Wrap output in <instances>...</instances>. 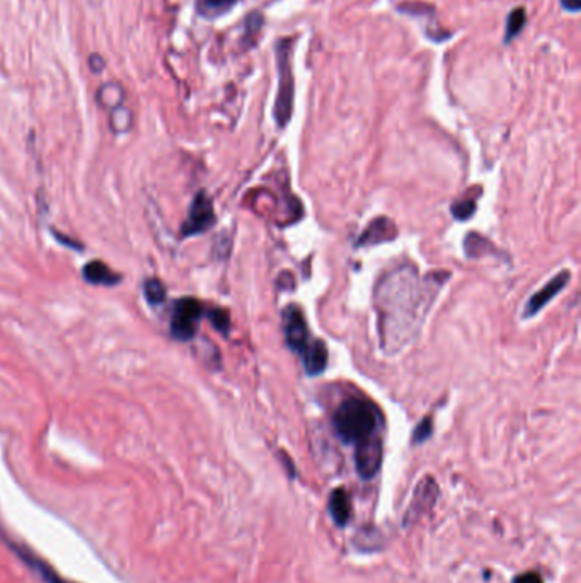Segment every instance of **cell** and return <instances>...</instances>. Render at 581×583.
I'll return each mask as SVG.
<instances>
[{"instance_id":"277c9868","label":"cell","mask_w":581,"mask_h":583,"mask_svg":"<svg viewBox=\"0 0 581 583\" xmlns=\"http://www.w3.org/2000/svg\"><path fill=\"white\" fill-rule=\"evenodd\" d=\"M203 316V306L196 299L186 297L176 302L171 321V333L181 341H188L196 334Z\"/></svg>"},{"instance_id":"4fadbf2b","label":"cell","mask_w":581,"mask_h":583,"mask_svg":"<svg viewBox=\"0 0 581 583\" xmlns=\"http://www.w3.org/2000/svg\"><path fill=\"white\" fill-rule=\"evenodd\" d=\"M435 495H436L435 481H433L432 477L423 480L421 483H419V486L416 488V497L415 500H412L411 510H416V513H418L425 510V508H430L433 505V500H435Z\"/></svg>"},{"instance_id":"9a60e30c","label":"cell","mask_w":581,"mask_h":583,"mask_svg":"<svg viewBox=\"0 0 581 583\" xmlns=\"http://www.w3.org/2000/svg\"><path fill=\"white\" fill-rule=\"evenodd\" d=\"M123 96L125 92L118 82L103 84V86L99 87V90H97V99H99V103L103 104V106L111 108V110L120 106L121 101H123Z\"/></svg>"},{"instance_id":"d6986e66","label":"cell","mask_w":581,"mask_h":583,"mask_svg":"<svg viewBox=\"0 0 581 583\" xmlns=\"http://www.w3.org/2000/svg\"><path fill=\"white\" fill-rule=\"evenodd\" d=\"M475 212V200L472 198H462L452 205V215L457 220H467L474 215Z\"/></svg>"},{"instance_id":"cb8c5ba5","label":"cell","mask_w":581,"mask_h":583,"mask_svg":"<svg viewBox=\"0 0 581 583\" xmlns=\"http://www.w3.org/2000/svg\"><path fill=\"white\" fill-rule=\"evenodd\" d=\"M89 65L92 72H103L104 71V58L101 55L92 53L89 57Z\"/></svg>"},{"instance_id":"9c48e42d","label":"cell","mask_w":581,"mask_h":583,"mask_svg":"<svg viewBox=\"0 0 581 583\" xmlns=\"http://www.w3.org/2000/svg\"><path fill=\"white\" fill-rule=\"evenodd\" d=\"M397 236V227L392 220L386 217H379L370 222V225L360 234L358 240H356V247H369L375 246V244L387 243V240H394Z\"/></svg>"},{"instance_id":"8992f818","label":"cell","mask_w":581,"mask_h":583,"mask_svg":"<svg viewBox=\"0 0 581 583\" xmlns=\"http://www.w3.org/2000/svg\"><path fill=\"white\" fill-rule=\"evenodd\" d=\"M384 449H382V438L380 435L372 437L365 442H360L355 445V464L356 471L362 477L370 480L377 474L382 464Z\"/></svg>"},{"instance_id":"8fae6325","label":"cell","mask_w":581,"mask_h":583,"mask_svg":"<svg viewBox=\"0 0 581 583\" xmlns=\"http://www.w3.org/2000/svg\"><path fill=\"white\" fill-rule=\"evenodd\" d=\"M84 278H86V282H89V284L108 285V287L121 282L120 275L114 273L103 261H90V263L84 268Z\"/></svg>"},{"instance_id":"ba28073f","label":"cell","mask_w":581,"mask_h":583,"mask_svg":"<svg viewBox=\"0 0 581 583\" xmlns=\"http://www.w3.org/2000/svg\"><path fill=\"white\" fill-rule=\"evenodd\" d=\"M569 278H571V273H569L568 270H563L561 273L552 277L551 280H549L547 284L541 288V290L535 292L534 295L528 299V302L525 303L523 317H532L537 312H541V310L544 309V307L547 306V303L551 302V300L554 299V297L558 295V293L561 292L566 285L569 284Z\"/></svg>"},{"instance_id":"ffe728a7","label":"cell","mask_w":581,"mask_h":583,"mask_svg":"<svg viewBox=\"0 0 581 583\" xmlns=\"http://www.w3.org/2000/svg\"><path fill=\"white\" fill-rule=\"evenodd\" d=\"M210 321H212V324L215 326L217 331H220L222 334H229L230 331V319H229V314L225 312L223 309H213L208 312Z\"/></svg>"},{"instance_id":"5b68a950","label":"cell","mask_w":581,"mask_h":583,"mask_svg":"<svg viewBox=\"0 0 581 583\" xmlns=\"http://www.w3.org/2000/svg\"><path fill=\"white\" fill-rule=\"evenodd\" d=\"M283 331H285L286 345L297 353H302L309 343V327L306 317L299 306L292 303L283 310Z\"/></svg>"},{"instance_id":"52a82bcc","label":"cell","mask_w":581,"mask_h":583,"mask_svg":"<svg viewBox=\"0 0 581 583\" xmlns=\"http://www.w3.org/2000/svg\"><path fill=\"white\" fill-rule=\"evenodd\" d=\"M215 222L213 214V203L205 191H199L191 203L190 215L183 225V236H195V234L205 232Z\"/></svg>"},{"instance_id":"5bb4252c","label":"cell","mask_w":581,"mask_h":583,"mask_svg":"<svg viewBox=\"0 0 581 583\" xmlns=\"http://www.w3.org/2000/svg\"><path fill=\"white\" fill-rule=\"evenodd\" d=\"M237 2L239 0H196V10L199 16L213 19L229 12L232 7L237 5Z\"/></svg>"},{"instance_id":"7c38bea8","label":"cell","mask_w":581,"mask_h":583,"mask_svg":"<svg viewBox=\"0 0 581 583\" xmlns=\"http://www.w3.org/2000/svg\"><path fill=\"white\" fill-rule=\"evenodd\" d=\"M329 512H331L332 519L338 525H346L351 515V504H349V497L343 488H338L329 497Z\"/></svg>"},{"instance_id":"7a4b0ae2","label":"cell","mask_w":581,"mask_h":583,"mask_svg":"<svg viewBox=\"0 0 581 583\" xmlns=\"http://www.w3.org/2000/svg\"><path fill=\"white\" fill-rule=\"evenodd\" d=\"M379 408L363 397L345 399L334 411L332 427L345 443H360L379 435Z\"/></svg>"},{"instance_id":"d4e9b609","label":"cell","mask_w":581,"mask_h":583,"mask_svg":"<svg viewBox=\"0 0 581 583\" xmlns=\"http://www.w3.org/2000/svg\"><path fill=\"white\" fill-rule=\"evenodd\" d=\"M561 5H563V9L569 10V12H578L580 7H581V2H580V0H561Z\"/></svg>"},{"instance_id":"ac0fdd59","label":"cell","mask_w":581,"mask_h":583,"mask_svg":"<svg viewBox=\"0 0 581 583\" xmlns=\"http://www.w3.org/2000/svg\"><path fill=\"white\" fill-rule=\"evenodd\" d=\"M143 292H145L149 303H152V306H159V303H162L164 299H166V287H164L162 282L157 280V278L147 280L145 285H143Z\"/></svg>"},{"instance_id":"44dd1931","label":"cell","mask_w":581,"mask_h":583,"mask_svg":"<svg viewBox=\"0 0 581 583\" xmlns=\"http://www.w3.org/2000/svg\"><path fill=\"white\" fill-rule=\"evenodd\" d=\"M433 434V418L426 417L423 418L418 423V427L415 428V434H412V443H423L425 440H428Z\"/></svg>"},{"instance_id":"30bf717a","label":"cell","mask_w":581,"mask_h":583,"mask_svg":"<svg viewBox=\"0 0 581 583\" xmlns=\"http://www.w3.org/2000/svg\"><path fill=\"white\" fill-rule=\"evenodd\" d=\"M304 367H306L307 375L316 377L319 373H323L327 367L329 360V351L325 347L324 341L321 340H312L307 343V347L304 348Z\"/></svg>"},{"instance_id":"603a6c76","label":"cell","mask_w":581,"mask_h":583,"mask_svg":"<svg viewBox=\"0 0 581 583\" xmlns=\"http://www.w3.org/2000/svg\"><path fill=\"white\" fill-rule=\"evenodd\" d=\"M513 583H542V577L535 571H528V573L518 575Z\"/></svg>"},{"instance_id":"7402d4cb","label":"cell","mask_w":581,"mask_h":583,"mask_svg":"<svg viewBox=\"0 0 581 583\" xmlns=\"http://www.w3.org/2000/svg\"><path fill=\"white\" fill-rule=\"evenodd\" d=\"M261 26H262L261 14H258V12L249 14V16H247V19H246V36H244V40H253V38L259 33Z\"/></svg>"},{"instance_id":"3957f363","label":"cell","mask_w":581,"mask_h":583,"mask_svg":"<svg viewBox=\"0 0 581 583\" xmlns=\"http://www.w3.org/2000/svg\"><path fill=\"white\" fill-rule=\"evenodd\" d=\"M293 38H280L276 41V71H278V92H276L275 116L278 128H285L293 111V72H292Z\"/></svg>"},{"instance_id":"2e32d148","label":"cell","mask_w":581,"mask_h":583,"mask_svg":"<svg viewBox=\"0 0 581 583\" xmlns=\"http://www.w3.org/2000/svg\"><path fill=\"white\" fill-rule=\"evenodd\" d=\"M525 23H527V12H525V9L518 7V9L510 12L508 19H506V33H505L506 45H508L512 40H515L518 34L521 33Z\"/></svg>"},{"instance_id":"e0dca14e","label":"cell","mask_w":581,"mask_h":583,"mask_svg":"<svg viewBox=\"0 0 581 583\" xmlns=\"http://www.w3.org/2000/svg\"><path fill=\"white\" fill-rule=\"evenodd\" d=\"M21 554L24 556V560L27 561V563L31 565V567L34 568V570H38L41 573V577L45 578L48 583H72V582H66L64 578L60 577V575L57 573V571L51 570L50 567H47V565L43 563L41 560H36V556H33L31 553H26V551H21Z\"/></svg>"},{"instance_id":"6da1fadb","label":"cell","mask_w":581,"mask_h":583,"mask_svg":"<svg viewBox=\"0 0 581 583\" xmlns=\"http://www.w3.org/2000/svg\"><path fill=\"white\" fill-rule=\"evenodd\" d=\"M418 280L412 268H401L391 273L379 285V312H380V334L386 347L399 348L408 341L415 331L416 323L423 317L428 307L425 302V293H416Z\"/></svg>"}]
</instances>
